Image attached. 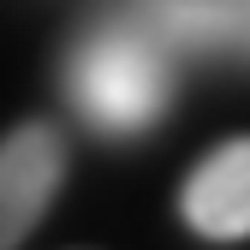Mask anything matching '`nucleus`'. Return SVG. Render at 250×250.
<instances>
[{"label":"nucleus","instance_id":"obj_1","mask_svg":"<svg viewBox=\"0 0 250 250\" xmlns=\"http://www.w3.org/2000/svg\"><path fill=\"white\" fill-rule=\"evenodd\" d=\"M72 102L107 137H131L155 125L173 102V60L143 24H107L83 36L72 54Z\"/></svg>","mask_w":250,"mask_h":250},{"label":"nucleus","instance_id":"obj_2","mask_svg":"<svg viewBox=\"0 0 250 250\" xmlns=\"http://www.w3.org/2000/svg\"><path fill=\"white\" fill-rule=\"evenodd\" d=\"M60 179H66V143L54 125H18L0 137V250H12L24 232H36Z\"/></svg>","mask_w":250,"mask_h":250},{"label":"nucleus","instance_id":"obj_3","mask_svg":"<svg viewBox=\"0 0 250 250\" xmlns=\"http://www.w3.org/2000/svg\"><path fill=\"white\" fill-rule=\"evenodd\" d=\"M179 214L185 227L208 244H238L250 238V137L214 143L197 173L179 191Z\"/></svg>","mask_w":250,"mask_h":250},{"label":"nucleus","instance_id":"obj_4","mask_svg":"<svg viewBox=\"0 0 250 250\" xmlns=\"http://www.w3.org/2000/svg\"><path fill=\"white\" fill-rule=\"evenodd\" d=\"M227 12H232V48L250 60V0H227Z\"/></svg>","mask_w":250,"mask_h":250}]
</instances>
